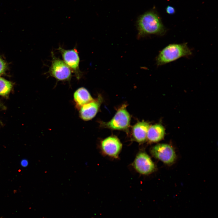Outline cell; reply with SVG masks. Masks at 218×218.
<instances>
[{"mask_svg": "<svg viewBox=\"0 0 218 218\" xmlns=\"http://www.w3.org/2000/svg\"><path fill=\"white\" fill-rule=\"evenodd\" d=\"M137 25L139 37L150 35L163 36L166 32L160 18L153 11L141 15L138 19Z\"/></svg>", "mask_w": 218, "mask_h": 218, "instance_id": "obj_1", "label": "cell"}, {"mask_svg": "<svg viewBox=\"0 0 218 218\" xmlns=\"http://www.w3.org/2000/svg\"><path fill=\"white\" fill-rule=\"evenodd\" d=\"M191 49L186 43L169 45L159 52L156 58L158 66L174 61L182 57H187L192 54Z\"/></svg>", "mask_w": 218, "mask_h": 218, "instance_id": "obj_2", "label": "cell"}, {"mask_svg": "<svg viewBox=\"0 0 218 218\" xmlns=\"http://www.w3.org/2000/svg\"><path fill=\"white\" fill-rule=\"evenodd\" d=\"M51 63L48 71L51 76L57 80L61 81H69L71 78L72 72L63 61L55 57L51 52Z\"/></svg>", "mask_w": 218, "mask_h": 218, "instance_id": "obj_3", "label": "cell"}, {"mask_svg": "<svg viewBox=\"0 0 218 218\" xmlns=\"http://www.w3.org/2000/svg\"><path fill=\"white\" fill-rule=\"evenodd\" d=\"M58 50L61 53L64 61L69 67L77 78L79 80L82 76L79 65L80 61L78 53L75 48L71 49H65L61 47Z\"/></svg>", "mask_w": 218, "mask_h": 218, "instance_id": "obj_4", "label": "cell"}, {"mask_svg": "<svg viewBox=\"0 0 218 218\" xmlns=\"http://www.w3.org/2000/svg\"><path fill=\"white\" fill-rule=\"evenodd\" d=\"M123 105L109 121L103 124L105 127L113 130H123L127 129L130 124V116Z\"/></svg>", "mask_w": 218, "mask_h": 218, "instance_id": "obj_5", "label": "cell"}, {"mask_svg": "<svg viewBox=\"0 0 218 218\" xmlns=\"http://www.w3.org/2000/svg\"><path fill=\"white\" fill-rule=\"evenodd\" d=\"M151 153L155 158L168 164L173 163L176 158L174 150L170 145L167 144H159L154 146Z\"/></svg>", "mask_w": 218, "mask_h": 218, "instance_id": "obj_6", "label": "cell"}, {"mask_svg": "<svg viewBox=\"0 0 218 218\" xmlns=\"http://www.w3.org/2000/svg\"><path fill=\"white\" fill-rule=\"evenodd\" d=\"M136 170L142 174H148L153 172L155 165L150 157L146 153L140 152L136 156L134 162Z\"/></svg>", "mask_w": 218, "mask_h": 218, "instance_id": "obj_7", "label": "cell"}, {"mask_svg": "<svg viewBox=\"0 0 218 218\" xmlns=\"http://www.w3.org/2000/svg\"><path fill=\"white\" fill-rule=\"evenodd\" d=\"M102 100V97L99 95L97 98L80 108L78 109L80 118L84 121L93 118L97 114Z\"/></svg>", "mask_w": 218, "mask_h": 218, "instance_id": "obj_8", "label": "cell"}, {"mask_svg": "<svg viewBox=\"0 0 218 218\" xmlns=\"http://www.w3.org/2000/svg\"><path fill=\"white\" fill-rule=\"evenodd\" d=\"M101 146L103 151L107 155L117 158L121 149L122 144L117 138L110 136L102 141Z\"/></svg>", "mask_w": 218, "mask_h": 218, "instance_id": "obj_9", "label": "cell"}, {"mask_svg": "<svg viewBox=\"0 0 218 218\" xmlns=\"http://www.w3.org/2000/svg\"><path fill=\"white\" fill-rule=\"evenodd\" d=\"M73 99L75 107L78 109L94 99L87 89L83 87L75 91L73 94Z\"/></svg>", "mask_w": 218, "mask_h": 218, "instance_id": "obj_10", "label": "cell"}, {"mask_svg": "<svg viewBox=\"0 0 218 218\" xmlns=\"http://www.w3.org/2000/svg\"><path fill=\"white\" fill-rule=\"evenodd\" d=\"M150 127L149 124L144 121L139 122L134 125L132 128V134L134 139L139 143L145 141Z\"/></svg>", "mask_w": 218, "mask_h": 218, "instance_id": "obj_11", "label": "cell"}, {"mask_svg": "<svg viewBox=\"0 0 218 218\" xmlns=\"http://www.w3.org/2000/svg\"><path fill=\"white\" fill-rule=\"evenodd\" d=\"M165 129L160 124H156L149 127L147 135V138L152 142H156L162 140L165 134Z\"/></svg>", "mask_w": 218, "mask_h": 218, "instance_id": "obj_12", "label": "cell"}, {"mask_svg": "<svg viewBox=\"0 0 218 218\" xmlns=\"http://www.w3.org/2000/svg\"><path fill=\"white\" fill-rule=\"evenodd\" d=\"M12 88V84L10 81L0 78V95H7L10 92Z\"/></svg>", "mask_w": 218, "mask_h": 218, "instance_id": "obj_13", "label": "cell"}, {"mask_svg": "<svg viewBox=\"0 0 218 218\" xmlns=\"http://www.w3.org/2000/svg\"><path fill=\"white\" fill-rule=\"evenodd\" d=\"M6 68V65L5 62L0 58V75L5 72Z\"/></svg>", "mask_w": 218, "mask_h": 218, "instance_id": "obj_14", "label": "cell"}, {"mask_svg": "<svg viewBox=\"0 0 218 218\" xmlns=\"http://www.w3.org/2000/svg\"><path fill=\"white\" fill-rule=\"evenodd\" d=\"M166 12L170 15H173L175 13V10L174 7L172 6L168 5L166 8Z\"/></svg>", "mask_w": 218, "mask_h": 218, "instance_id": "obj_15", "label": "cell"}, {"mask_svg": "<svg viewBox=\"0 0 218 218\" xmlns=\"http://www.w3.org/2000/svg\"><path fill=\"white\" fill-rule=\"evenodd\" d=\"M21 165L23 167H26L28 165V162L26 160L24 159L21 161Z\"/></svg>", "mask_w": 218, "mask_h": 218, "instance_id": "obj_16", "label": "cell"}]
</instances>
